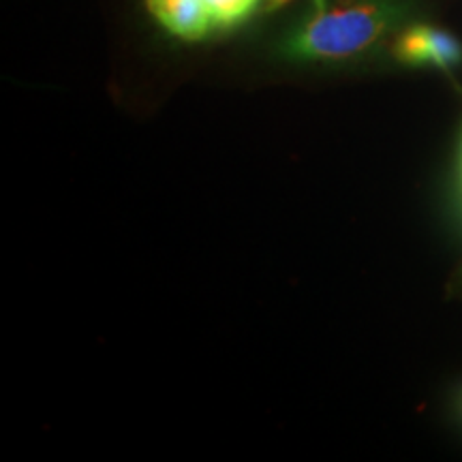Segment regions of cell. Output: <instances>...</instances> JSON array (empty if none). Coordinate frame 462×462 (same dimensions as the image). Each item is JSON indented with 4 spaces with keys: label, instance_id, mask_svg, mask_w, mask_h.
Returning a JSON list of instances; mask_svg holds the SVG:
<instances>
[{
    "label": "cell",
    "instance_id": "1",
    "mask_svg": "<svg viewBox=\"0 0 462 462\" xmlns=\"http://www.w3.org/2000/svg\"><path fill=\"white\" fill-rule=\"evenodd\" d=\"M407 9L404 0H337L289 32L282 54L313 62L360 58L402 24Z\"/></svg>",
    "mask_w": 462,
    "mask_h": 462
},
{
    "label": "cell",
    "instance_id": "2",
    "mask_svg": "<svg viewBox=\"0 0 462 462\" xmlns=\"http://www.w3.org/2000/svg\"><path fill=\"white\" fill-rule=\"evenodd\" d=\"M396 60L413 67H437L449 71L462 62V43L452 32L432 24H411L392 45Z\"/></svg>",
    "mask_w": 462,
    "mask_h": 462
},
{
    "label": "cell",
    "instance_id": "3",
    "mask_svg": "<svg viewBox=\"0 0 462 462\" xmlns=\"http://www.w3.org/2000/svg\"><path fill=\"white\" fill-rule=\"evenodd\" d=\"M161 26L184 42H201L217 32L215 20L201 0H146Z\"/></svg>",
    "mask_w": 462,
    "mask_h": 462
},
{
    "label": "cell",
    "instance_id": "4",
    "mask_svg": "<svg viewBox=\"0 0 462 462\" xmlns=\"http://www.w3.org/2000/svg\"><path fill=\"white\" fill-rule=\"evenodd\" d=\"M215 20L217 31H227L246 22L265 0H201Z\"/></svg>",
    "mask_w": 462,
    "mask_h": 462
},
{
    "label": "cell",
    "instance_id": "5",
    "mask_svg": "<svg viewBox=\"0 0 462 462\" xmlns=\"http://www.w3.org/2000/svg\"><path fill=\"white\" fill-rule=\"evenodd\" d=\"M289 0H265V9H270V11H274V9H279V7H282V5H287Z\"/></svg>",
    "mask_w": 462,
    "mask_h": 462
},
{
    "label": "cell",
    "instance_id": "6",
    "mask_svg": "<svg viewBox=\"0 0 462 462\" xmlns=\"http://www.w3.org/2000/svg\"><path fill=\"white\" fill-rule=\"evenodd\" d=\"M313 5H315V11H321V9L328 7L326 0H313Z\"/></svg>",
    "mask_w": 462,
    "mask_h": 462
}]
</instances>
